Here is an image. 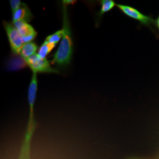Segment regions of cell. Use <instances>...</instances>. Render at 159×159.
I'll list each match as a JSON object with an SVG mask.
<instances>
[{"mask_svg": "<svg viewBox=\"0 0 159 159\" xmlns=\"http://www.w3.org/2000/svg\"><path fill=\"white\" fill-rule=\"evenodd\" d=\"M62 4L64 34L58 50L54 53L51 61L52 64H55L59 67H64L70 64L73 52V43L67 13V6L64 3Z\"/></svg>", "mask_w": 159, "mask_h": 159, "instance_id": "1", "label": "cell"}, {"mask_svg": "<svg viewBox=\"0 0 159 159\" xmlns=\"http://www.w3.org/2000/svg\"><path fill=\"white\" fill-rule=\"evenodd\" d=\"M36 73H33L32 79L29 85L28 90V100H29L30 112L28 125L27 127L26 133L25 134L23 146L21 148L18 159H30V148L32 137L33 136L35 124L34 121V106L36 100L37 92L38 80Z\"/></svg>", "mask_w": 159, "mask_h": 159, "instance_id": "2", "label": "cell"}, {"mask_svg": "<svg viewBox=\"0 0 159 159\" xmlns=\"http://www.w3.org/2000/svg\"><path fill=\"white\" fill-rule=\"evenodd\" d=\"M23 59L26 64L32 70L33 73H59L58 70L51 67L50 61L46 58H41L38 54Z\"/></svg>", "mask_w": 159, "mask_h": 159, "instance_id": "3", "label": "cell"}, {"mask_svg": "<svg viewBox=\"0 0 159 159\" xmlns=\"http://www.w3.org/2000/svg\"><path fill=\"white\" fill-rule=\"evenodd\" d=\"M3 25L8 39L12 52L14 55H20L21 50L24 45L22 36L13 23L4 21Z\"/></svg>", "mask_w": 159, "mask_h": 159, "instance_id": "4", "label": "cell"}, {"mask_svg": "<svg viewBox=\"0 0 159 159\" xmlns=\"http://www.w3.org/2000/svg\"><path fill=\"white\" fill-rule=\"evenodd\" d=\"M116 6L125 16L138 21L141 24L148 27H150L152 24H155L156 20H153L152 17L143 14L141 12L131 6L119 4H116Z\"/></svg>", "mask_w": 159, "mask_h": 159, "instance_id": "5", "label": "cell"}, {"mask_svg": "<svg viewBox=\"0 0 159 159\" xmlns=\"http://www.w3.org/2000/svg\"><path fill=\"white\" fill-rule=\"evenodd\" d=\"M13 24L22 36L24 44L32 42L37 37V32L34 28L28 23L20 21Z\"/></svg>", "mask_w": 159, "mask_h": 159, "instance_id": "6", "label": "cell"}, {"mask_svg": "<svg viewBox=\"0 0 159 159\" xmlns=\"http://www.w3.org/2000/svg\"><path fill=\"white\" fill-rule=\"evenodd\" d=\"M34 18L30 9L25 3L22 2L20 8L17 11L12 14V23L16 22H24L29 23Z\"/></svg>", "mask_w": 159, "mask_h": 159, "instance_id": "7", "label": "cell"}, {"mask_svg": "<svg viewBox=\"0 0 159 159\" xmlns=\"http://www.w3.org/2000/svg\"><path fill=\"white\" fill-rule=\"evenodd\" d=\"M37 50L38 46L35 43L31 42L27 43L25 44L22 47L20 53V56L23 58H26L35 54Z\"/></svg>", "mask_w": 159, "mask_h": 159, "instance_id": "8", "label": "cell"}, {"mask_svg": "<svg viewBox=\"0 0 159 159\" xmlns=\"http://www.w3.org/2000/svg\"><path fill=\"white\" fill-rule=\"evenodd\" d=\"M100 2L101 8L97 14L98 18H101L105 13L111 11L116 6V4L113 0H102Z\"/></svg>", "mask_w": 159, "mask_h": 159, "instance_id": "9", "label": "cell"}, {"mask_svg": "<svg viewBox=\"0 0 159 159\" xmlns=\"http://www.w3.org/2000/svg\"><path fill=\"white\" fill-rule=\"evenodd\" d=\"M57 44H50L44 41L43 44L40 47V49L39 50L38 55L41 58L46 59L47 55L51 52Z\"/></svg>", "mask_w": 159, "mask_h": 159, "instance_id": "10", "label": "cell"}, {"mask_svg": "<svg viewBox=\"0 0 159 159\" xmlns=\"http://www.w3.org/2000/svg\"><path fill=\"white\" fill-rule=\"evenodd\" d=\"M63 34H64L63 29L60 30L56 31V33L51 34V35H49L46 38L45 41L48 43H50V44H57V43L59 42V41L61 39H62Z\"/></svg>", "mask_w": 159, "mask_h": 159, "instance_id": "11", "label": "cell"}, {"mask_svg": "<svg viewBox=\"0 0 159 159\" xmlns=\"http://www.w3.org/2000/svg\"><path fill=\"white\" fill-rule=\"evenodd\" d=\"M10 6L11 8L12 14H13L17 11V10L20 8L22 4V2L20 0H10Z\"/></svg>", "mask_w": 159, "mask_h": 159, "instance_id": "12", "label": "cell"}, {"mask_svg": "<svg viewBox=\"0 0 159 159\" xmlns=\"http://www.w3.org/2000/svg\"><path fill=\"white\" fill-rule=\"evenodd\" d=\"M76 2V1H73V0H64L62 1V3H64V4L67 5L68 6V5H70V4H73L74 3Z\"/></svg>", "mask_w": 159, "mask_h": 159, "instance_id": "13", "label": "cell"}, {"mask_svg": "<svg viewBox=\"0 0 159 159\" xmlns=\"http://www.w3.org/2000/svg\"><path fill=\"white\" fill-rule=\"evenodd\" d=\"M155 25H156V27H157V29L159 30V16L157 17V20H156V21H155Z\"/></svg>", "mask_w": 159, "mask_h": 159, "instance_id": "14", "label": "cell"}]
</instances>
